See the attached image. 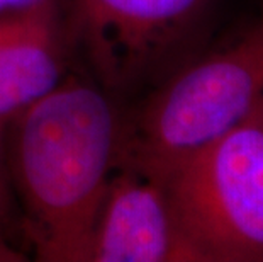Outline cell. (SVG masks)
Masks as SVG:
<instances>
[{
  "mask_svg": "<svg viewBox=\"0 0 263 262\" xmlns=\"http://www.w3.org/2000/svg\"><path fill=\"white\" fill-rule=\"evenodd\" d=\"M124 125L126 106L75 70L5 123V162L36 259L88 262Z\"/></svg>",
  "mask_w": 263,
  "mask_h": 262,
  "instance_id": "obj_1",
  "label": "cell"
},
{
  "mask_svg": "<svg viewBox=\"0 0 263 262\" xmlns=\"http://www.w3.org/2000/svg\"><path fill=\"white\" fill-rule=\"evenodd\" d=\"M261 101L263 12L126 106L121 164L163 177L243 123Z\"/></svg>",
  "mask_w": 263,
  "mask_h": 262,
  "instance_id": "obj_2",
  "label": "cell"
},
{
  "mask_svg": "<svg viewBox=\"0 0 263 262\" xmlns=\"http://www.w3.org/2000/svg\"><path fill=\"white\" fill-rule=\"evenodd\" d=\"M217 0H60L71 70L129 106L209 44Z\"/></svg>",
  "mask_w": 263,
  "mask_h": 262,
  "instance_id": "obj_3",
  "label": "cell"
},
{
  "mask_svg": "<svg viewBox=\"0 0 263 262\" xmlns=\"http://www.w3.org/2000/svg\"><path fill=\"white\" fill-rule=\"evenodd\" d=\"M163 177L199 262H263V101Z\"/></svg>",
  "mask_w": 263,
  "mask_h": 262,
  "instance_id": "obj_4",
  "label": "cell"
},
{
  "mask_svg": "<svg viewBox=\"0 0 263 262\" xmlns=\"http://www.w3.org/2000/svg\"><path fill=\"white\" fill-rule=\"evenodd\" d=\"M88 262H199L165 177L121 164L95 216Z\"/></svg>",
  "mask_w": 263,
  "mask_h": 262,
  "instance_id": "obj_5",
  "label": "cell"
},
{
  "mask_svg": "<svg viewBox=\"0 0 263 262\" xmlns=\"http://www.w3.org/2000/svg\"><path fill=\"white\" fill-rule=\"evenodd\" d=\"M70 70L60 0L0 12V121L48 94Z\"/></svg>",
  "mask_w": 263,
  "mask_h": 262,
  "instance_id": "obj_6",
  "label": "cell"
},
{
  "mask_svg": "<svg viewBox=\"0 0 263 262\" xmlns=\"http://www.w3.org/2000/svg\"><path fill=\"white\" fill-rule=\"evenodd\" d=\"M5 123L0 121V262H22L27 259L22 250L24 230L10 184L7 162H5Z\"/></svg>",
  "mask_w": 263,
  "mask_h": 262,
  "instance_id": "obj_7",
  "label": "cell"
},
{
  "mask_svg": "<svg viewBox=\"0 0 263 262\" xmlns=\"http://www.w3.org/2000/svg\"><path fill=\"white\" fill-rule=\"evenodd\" d=\"M37 2V0H0V12L2 10H12V9H21L26 5H31Z\"/></svg>",
  "mask_w": 263,
  "mask_h": 262,
  "instance_id": "obj_8",
  "label": "cell"
}]
</instances>
